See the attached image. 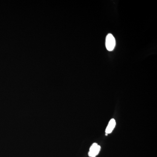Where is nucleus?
<instances>
[{"label": "nucleus", "instance_id": "nucleus-1", "mask_svg": "<svg viewBox=\"0 0 157 157\" xmlns=\"http://www.w3.org/2000/svg\"><path fill=\"white\" fill-rule=\"evenodd\" d=\"M106 48L109 51H112L114 49L116 45L115 39L111 34H108L106 37L105 42Z\"/></svg>", "mask_w": 157, "mask_h": 157}, {"label": "nucleus", "instance_id": "nucleus-2", "mask_svg": "<svg viewBox=\"0 0 157 157\" xmlns=\"http://www.w3.org/2000/svg\"><path fill=\"white\" fill-rule=\"evenodd\" d=\"M101 146L97 143H94L90 148L89 155L90 157H95L99 154L101 150Z\"/></svg>", "mask_w": 157, "mask_h": 157}, {"label": "nucleus", "instance_id": "nucleus-3", "mask_svg": "<svg viewBox=\"0 0 157 157\" xmlns=\"http://www.w3.org/2000/svg\"><path fill=\"white\" fill-rule=\"evenodd\" d=\"M115 125L116 122L115 120L114 119H112L111 120L109 121L108 126H107V128H106V133H107V134L111 133L113 130L115 128Z\"/></svg>", "mask_w": 157, "mask_h": 157}]
</instances>
